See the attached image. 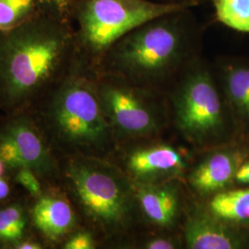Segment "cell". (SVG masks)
Wrapping results in <instances>:
<instances>
[{"instance_id":"obj_1","label":"cell","mask_w":249,"mask_h":249,"mask_svg":"<svg viewBox=\"0 0 249 249\" xmlns=\"http://www.w3.org/2000/svg\"><path fill=\"white\" fill-rule=\"evenodd\" d=\"M76 54L73 23L44 14L0 32V110L30 111L69 71Z\"/></svg>"},{"instance_id":"obj_2","label":"cell","mask_w":249,"mask_h":249,"mask_svg":"<svg viewBox=\"0 0 249 249\" xmlns=\"http://www.w3.org/2000/svg\"><path fill=\"white\" fill-rule=\"evenodd\" d=\"M192 9H178L137 27L107 51L95 71L165 95L201 55L204 29Z\"/></svg>"},{"instance_id":"obj_3","label":"cell","mask_w":249,"mask_h":249,"mask_svg":"<svg viewBox=\"0 0 249 249\" xmlns=\"http://www.w3.org/2000/svg\"><path fill=\"white\" fill-rule=\"evenodd\" d=\"M96 71L76 52L69 71L30 112L57 157L110 159L117 148L101 107Z\"/></svg>"},{"instance_id":"obj_4","label":"cell","mask_w":249,"mask_h":249,"mask_svg":"<svg viewBox=\"0 0 249 249\" xmlns=\"http://www.w3.org/2000/svg\"><path fill=\"white\" fill-rule=\"evenodd\" d=\"M58 160V184L82 225L95 233L101 248L124 246L142 223L131 178L106 158L70 154Z\"/></svg>"},{"instance_id":"obj_5","label":"cell","mask_w":249,"mask_h":249,"mask_svg":"<svg viewBox=\"0 0 249 249\" xmlns=\"http://www.w3.org/2000/svg\"><path fill=\"white\" fill-rule=\"evenodd\" d=\"M170 124L193 149L205 151L239 139L213 65L198 56L165 92Z\"/></svg>"},{"instance_id":"obj_6","label":"cell","mask_w":249,"mask_h":249,"mask_svg":"<svg viewBox=\"0 0 249 249\" xmlns=\"http://www.w3.org/2000/svg\"><path fill=\"white\" fill-rule=\"evenodd\" d=\"M101 107L117 146L160 138L170 125L164 94L106 72L96 71Z\"/></svg>"},{"instance_id":"obj_7","label":"cell","mask_w":249,"mask_h":249,"mask_svg":"<svg viewBox=\"0 0 249 249\" xmlns=\"http://www.w3.org/2000/svg\"><path fill=\"white\" fill-rule=\"evenodd\" d=\"M185 8L151 0H82L74 20L76 52L95 70L107 51L134 29Z\"/></svg>"},{"instance_id":"obj_8","label":"cell","mask_w":249,"mask_h":249,"mask_svg":"<svg viewBox=\"0 0 249 249\" xmlns=\"http://www.w3.org/2000/svg\"><path fill=\"white\" fill-rule=\"evenodd\" d=\"M109 160L134 183L184 181L193 162L187 148L163 141L161 137L119 145Z\"/></svg>"},{"instance_id":"obj_9","label":"cell","mask_w":249,"mask_h":249,"mask_svg":"<svg viewBox=\"0 0 249 249\" xmlns=\"http://www.w3.org/2000/svg\"><path fill=\"white\" fill-rule=\"evenodd\" d=\"M249 159L247 139H235L230 142L205 151L193 160L185 178V185L198 199L235 186V175L241 164Z\"/></svg>"},{"instance_id":"obj_10","label":"cell","mask_w":249,"mask_h":249,"mask_svg":"<svg viewBox=\"0 0 249 249\" xmlns=\"http://www.w3.org/2000/svg\"><path fill=\"white\" fill-rule=\"evenodd\" d=\"M29 214L33 233L47 249H60L72 232L83 226L71 197L59 184L46 185L36 197L29 196Z\"/></svg>"},{"instance_id":"obj_11","label":"cell","mask_w":249,"mask_h":249,"mask_svg":"<svg viewBox=\"0 0 249 249\" xmlns=\"http://www.w3.org/2000/svg\"><path fill=\"white\" fill-rule=\"evenodd\" d=\"M0 134L18 151L26 167L45 185L58 184L59 160L30 111L0 116Z\"/></svg>"},{"instance_id":"obj_12","label":"cell","mask_w":249,"mask_h":249,"mask_svg":"<svg viewBox=\"0 0 249 249\" xmlns=\"http://www.w3.org/2000/svg\"><path fill=\"white\" fill-rule=\"evenodd\" d=\"M184 183H134L142 223L157 231H180L189 206Z\"/></svg>"},{"instance_id":"obj_13","label":"cell","mask_w":249,"mask_h":249,"mask_svg":"<svg viewBox=\"0 0 249 249\" xmlns=\"http://www.w3.org/2000/svg\"><path fill=\"white\" fill-rule=\"evenodd\" d=\"M180 231L186 249L249 248V230L232 226L219 220L206 210L200 200L188 206Z\"/></svg>"},{"instance_id":"obj_14","label":"cell","mask_w":249,"mask_h":249,"mask_svg":"<svg viewBox=\"0 0 249 249\" xmlns=\"http://www.w3.org/2000/svg\"><path fill=\"white\" fill-rule=\"evenodd\" d=\"M214 74L230 109L239 139L249 138V62L220 58L213 65Z\"/></svg>"},{"instance_id":"obj_15","label":"cell","mask_w":249,"mask_h":249,"mask_svg":"<svg viewBox=\"0 0 249 249\" xmlns=\"http://www.w3.org/2000/svg\"><path fill=\"white\" fill-rule=\"evenodd\" d=\"M33 234L29 196L18 190L9 200L0 204V249H14L18 242Z\"/></svg>"},{"instance_id":"obj_16","label":"cell","mask_w":249,"mask_h":249,"mask_svg":"<svg viewBox=\"0 0 249 249\" xmlns=\"http://www.w3.org/2000/svg\"><path fill=\"white\" fill-rule=\"evenodd\" d=\"M203 200L206 210L219 220L249 230V186L231 187Z\"/></svg>"},{"instance_id":"obj_17","label":"cell","mask_w":249,"mask_h":249,"mask_svg":"<svg viewBox=\"0 0 249 249\" xmlns=\"http://www.w3.org/2000/svg\"><path fill=\"white\" fill-rule=\"evenodd\" d=\"M44 14L51 13L42 0H0V32L10 31Z\"/></svg>"},{"instance_id":"obj_18","label":"cell","mask_w":249,"mask_h":249,"mask_svg":"<svg viewBox=\"0 0 249 249\" xmlns=\"http://www.w3.org/2000/svg\"><path fill=\"white\" fill-rule=\"evenodd\" d=\"M218 22L232 31L249 34V0H211Z\"/></svg>"},{"instance_id":"obj_19","label":"cell","mask_w":249,"mask_h":249,"mask_svg":"<svg viewBox=\"0 0 249 249\" xmlns=\"http://www.w3.org/2000/svg\"><path fill=\"white\" fill-rule=\"evenodd\" d=\"M136 249H178L184 248L181 231L153 230L141 236L134 244Z\"/></svg>"},{"instance_id":"obj_20","label":"cell","mask_w":249,"mask_h":249,"mask_svg":"<svg viewBox=\"0 0 249 249\" xmlns=\"http://www.w3.org/2000/svg\"><path fill=\"white\" fill-rule=\"evenodd\" d=\"M12 181L17 187H20L31 197H36L42 194L45 189V182L35 171L29 167H20L10 174Z\"/></svg>"},{"instance_id":"obj_21","label":"cell","mask_w":249,"mask_h":249,"mask_svg":"<svg viewBox=\"0 0 249 249\" xmlns=\"http://www.w3.org/2000/svg\"><path fill=\"white\" fill-rule=\"evenodd\" d=\"M101 248L100 241L92 231L81 226L65 240L60 249H96Z\"/></svg>"},{"instance_id":"obj_22","label":"cell","mask_w":249,"mask_h":249,"mask_svg":"<svg viewBox=\"0 0 249 249\" xmlns=\"http://www.w3.org/2000/svg\"><path fill=\"white\" fill-rule=\"evenodd\" d=\"M49 12L63 20L74 24L76 13L82 0H42Z\"/></svg>"},{"instance_id":"obj_23","label":"cell","mask_w":249,"mask_h":249,"mask_svg":"<svg viewBox=\"0 0 249 249\" xmlns=\"http://www.w3.org/2000/svg\"><path fill=\"white\" fill-rule=\"evenodd\" d=\"M16 187L10 176L0 177V204L8 201L17 193Z\"/></svg>"},{"instance_id":"obj_24","label":"cell","mask_w":249,"mask_h":249,"mask_svg":"<svg viewBox=\"0 0 249 249\" xmlns=\"http://www.w3.org/2000/svg\"><path fill=\"white\" fill-rule=\"evenodd\" d=\"M14 249H47L45 244L38 239L35 234L30 235L25 239L18 242Z\"/></svg>"},{"instance_id":"obj_25","label":"cell","mask_w":249,"mask_h":249,"mask_svg":"<svg viewBox=\"0 0 249 249\" xmlns=\"http://www.w3.org/2000/svg\"><path fill=\"white\" fill-rule=\"evenodd\" d=\"M235 185L249 186V159L245 160L237 170L235 175Z\"/></svg>"},{"instance_id":"obj_26","label":"cell","mask_w":249,"mask_h":249,"mask_svg":"<svg viewBox=\"0 0 249 249\" xmlns=\"http://www.w3.org/2000/svg\"><path fill=\"white\" fill-rule=\"evenodd\" d=\"M154 2H158L161 4H168V5H176V6H182L186 8H196L200 5L211 1V0H151Z\"/></svg>"},{"instance_id":"obj_27","label":"cell","mask_w":249,"mask_h":249,"mask_svg":"<svg viewBox=\"0 0 249 249\" xmlns=\"http://www.w3.org/2000/svg\"><path fill=\"white\" fill-rule=\"evenodd\" d=\"M5 176H10V172L6 163L0 159V177H5Z\"/></svg>"}]
</instances>
